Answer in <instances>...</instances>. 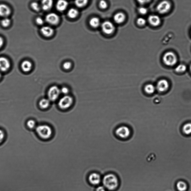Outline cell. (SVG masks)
Segmentation results:
<instances>
[{
    "label": "cell",
    "instance_id": "obj_10",
    "mask_svg": "<svg viewBox=\"0 0 191 191\" xmlns=\"http://www.w3.org/2000/svg\"><path fill=\"white\" fill-rule=\"evenodd\" d=\"M11 64L9 60L5 57H0V70L3 72L8 71L10 67Z\"/></svg>",
    "mask_w": 191,
    "mask_h": 191
},
{
    "label": "cell",
    "instance_id": "obj_40",
    "mask_svg": "<svg viewBox=\"0 0 191 191\" xmlns=\"http://www.w3.org/2000/svg\"><path fill=\"white\" fill-rule=\"evenodd\" d=\"M4 39H3L2 37H0V49H1L2 48V47L3 45H4Z\"/></svg>",
    "mask_w": 191,
    "mask_h": 191
},
{
    "label": "cell",
    "instance_id": "obj_18",
    "mask_svg": "<svg viewBox=\"0 0 191 191\" xmlns=\"http://www.w3.org/2000/svg\"><path fill=\"white\" fill-rule=\"evenodd\" d=\"M125 19V16L123 13L119 12L115 15L114 16V22L116 23L120 24L124 22Z\"/></svg>",
    "mask_w": 191,
    "mask_h": 191
},
{
    "label": "cell",
    "instance_id": "obj_29",
    "mask_svg": "<svg viewBox=\"0 0 191 191\" xmlns=\"http://www.w3.org/2000/svg\"><path fill=\"white\" fill-rule=\"evenodd\" d=\"M31 7L36 11H40V8L38 3L36 2H32L31 4Z\"/></svg>",
    "mask_w": 191,
    "mask_h": 191
},
{
    "label": "cell",
    "instance_id": "obj_21",
    "mask_svg": "<svg viewBox=\"0 0 191 191\" xmlns=\"http://www.w3.org/2000/svg\"><path fill=\"white\" fill-rule=\"evenodd\" d=\"M176 187L179 191H186L187 189V185L186 182L183 181H180L176 184Z\"/></svg>",
    "mask_w": 191,
    "mask_h": 191
},
{
    "label": "cell",
    "instance_id": "obj_22",
    "mask_svg": "<svg viewBox=\"0 0 191 191\" xmlns=\"http://www.w3.org/2000/svg\"><path fill=\"white\" fill-rule=\"evenodd\" d=\"M89 24L91 27L96 28L100 26V21L98 18L93 17L90 20Z\"/></svg>",
    "mask_w": 191,
    "mask_h": 191
},
{
    "label": "cell",
    "instance_id": "obj_27",
    "mask_svg": "<svg viewBox=\"0 0 191 191\" xmlns=\"http://www.w3.org/2000/svg\"><path fill=\"white\" fill-rule=\"evenodd\" d=\"M187 67L184 64H179L176 67V71L179 73H183L186 70Z\"/></svg>",
    "mask_w": 191,
    "mask_h": 191
},
{
    "label": "cell",
    "instance_id": "obj_7",
    "mask_svg": "<svg viewBox=\"0 0 191 191\" xmlns=\"http://www.w3.org/2000/svg\"><path fill=\"white\" fill-rule=\"evenodd\" d=\"M101 27L103 32L107 35L113 33L115 30V26L113 24L109 21H106L103 23Z\"/></svg>",
    "mask_w": 191,
    "mask_h": 191
},
{
    "label": "cell",
    "instance_id": "obj_16",
    "mask_svg": "<svg viewBox=\"0 0 191 191\" xmlns=\"http://www.w3.org/2000/svg\"><path fill=\"white\" fill-rule=\"evenodd\" d=\"M68 2L65 0H58L56 4L57 10L62 12L67 9L68 6Z\"/></svg>",
    "mask_w": 191,
    "mask_h": 191
},
{
    "label": "cell",
    "instance_id": "obj_17",
    "mask_svg": "<svg viewBox=\"0 0 191 191\" xmlns=\"http://www.w3.org/2000/svg\"><path fill=\"white\" fill-rule=\"evenodd\" d=\"M53 0H42V7L44 10L47 11L51 9L53 6Z\"/></svg>",
    "mask_w": 191,
    "mask_h": 191
},
{
    "label": "cell",
    "instance_id": "obj_6",
    "mask_svg": "<svg viewBox=\"0 0 191 191\" xmlns=\"http://www.w3.org/2000/svg\"><path fill=\"white\" fill-rule=\"evenodd\" d=\"M171 9V4L169 1H162L157 6V11L161 14H165L169 12Z\"/></svg>",
    "mask_w": 191,
    "mask_h": 191
},
{
    "label": "cell",
    "instance_id": "obj_14",
    "mask_svg": "<svg viewBox=\"0 0 191 191\" xmlns=\"http://www.w3.org/2000/svg\"><path fill=\"white\" fill-rule=\"evenodd\" d=\"M40 31L42 35L46 37H51L54 33L53 29L49 26H43L41 29Z\"/></svg>",
    "mask_w": 191,
    "mask_h": 191
},
{
    "label": "cell",
    "instance_id": "obj_13",
    "mask_svg": "<svg viewBox=\"0 0 191 191\" xmlns=\"http://www.w3.org/2000/svg\"><path fill=\"white\" fill-rule=\"evenodd\" d=\"M11 13V10L9 6L5 4H0V16L6 18Z\"/></svg>",
    "mask_w": 191,
    "mask_h": 191
},
{
    "label": "cell",
    "instance_id": "obj_19",
    "mask_svg": "<svg viewBox=\"0 0 191 191\" xmlns=\"http://www.w3.org/2000/svg\"><path fill=\"white\" fill-rule=\"evenodd\" d=\"M21 67L23 71L25 72H28L32 69V64L30 61L26 60L22 62Z\"/></svg>",
    "mask_w": 191,
    "mask_h": 191
},
{
    "label": "cell",
    "instance_id": "obj_9",
    "mask_svg": "<svg viewBox=\"0 0 191 191\" xmlns=\"http://www.w3.org/2000/svg\"><path fill=\"white\" fill-rule=\"evenodd\" d=\"M46 21L48 23L52 25H56L60 22V17L56 13H50L47 15Z\"/></svg>",
    "mask_w": 191,
    "mask_h": 191
},
{
    "label": "cell",
    "instance_id": "obj_26",
    "mask_svg": "<svg viewBox=\"0 0 191 191\" xmlns=\"http://www.w3.org/2000/svg\"><path fill=\"white\" fill-rule=\"evenodd\" d=\"M183 132L186 135H189L191 134V123H188L185 124L183 127Z\"/></svg>",
    "mask_w": 191,
    "mask_h": 191
},
{
    "label": "cell",
    "instance_id": "obj_35",
    "mask_svg": "<svg viewBox=\"0 0 191 191\" xmlns=\"http://www.w3.org/2000/svg\"><path fill=\"white\" fill-rule=\"evenodd\" d=\"M72 66L71 63L69 62H65L63 64V67L66 70L70 69Z\"/></svg>",
    "mask_w": 191,
    "mask_h": 191
},
{
    "label": "cell",
    "instance_id": "obj_3",
    "mask_svg": "<svg viewBox=\"0 0 191 191\" xmlns=\"http://www.w3.org/2000/svg\"><path fill=\"white\" fill-rule=\"evenodd\" d=\"M74 100L72 96L64 95L59 101L58 106L62 110H66L70 108L73 105Z\"/></svg>",
    "mask_w": 191,
    "mask_h": 191
},
{
    "label": "cell",
    "instance_id": "obj_38",
    "mask_svg": "<svg viewBox=\"0 0 191 191\" xmlns=\"http://www.w3.org/2000/svg\"><path fill=\"white\" fill-rule=\"evenodd\" d=\"M4 138V133L2 130L0 129V143L3 141Z\"/></svg>",
    "mask_w": 191,
    "mask_h": 191
},
{
    "label": "cell",
    "instance_id": "obj_24",
    "mask_svg": "<svg viewBox=\"0 0 191 191\" xmlns=\"http://www.w3.org/2000/svg\"><path fill=\"white\" fill-rule=\"evenodd\" d=\"M155 88L153 85L148 84L145 87V90L148 94H152L155 92Z\"/></svg>",
    "mask_w": 191,
    "mask_h": 191
},
{
    "label": "cell",
    "instance_id": "obj_34",
    "mask_svg": "<svg viewBox=\"0 0 191 191\" xmlns=\"http://www.w3.org/2000/svg\"><path fill=\"white\" fill-rule=\"evenodd\" d=\"M138 12L142 15L146 14L148 12V10L146 8L141 7L138 9Z\"/></svg>",
    "mask_w": 191,
    "mask_h": 191
},
{
    "label": "cell",
    "instance_id": "obj_30",
    "mask_svg": "<svg viewBox=\"0 0 191 191\" xmlns=\"http://www.w3.org/2000/svg\"><path fill=\"white\" fill-rule=\"evenodd\" d=\"M137 24L140 26H144L146 24V19L143 18H139L137 21Z\"/></svg>",
    "mask_w": 191,
    "mask_h": 191
},
{
    "label": "cell",
    "instance_id": "obj_4",
    "mask_svg": "<svg viewBox=\"0 0 191 191\" xmlns=\"http://www.w3.org/2000/svg\"><path fill=\"white\" fill-rule=\"evenodd\" d=\"M163 61L166 65L169 66H173L175 65L177 62V58L173 52H166L163 57Z\"/></svg>",
    "mask_w": 191,
    "mask_h": 191
},
{
    "label": "cell",
    "instance_id": "obj_28",
    "mask_svg": "<svg viewBox=\"0 0 191 191\" xmlns=\"http://www.w3.org/2000/svg\"><path fill=\"white\" fill-rule=\"evenodd\" d=\"M11 22V21L10 19L7 18H5L4 19H3L1 21V24L3 27H7L10 24Z\"/></svg>",
    "mask_w": 191,
    "mask_h": 191
},
{
    "label": "cell",
    "instance_id": "obj_36",
    "mask_svg": "<svg viewBox=\"0 0 191 191\" xmlns=\"http://www.w3.org/2000/svg\"><path fill=\"white\" fill-rule=\"evenodd\" d=\"M36 22L39 25H42L44 24V21L43 19L40 17L37 18L36 19Z\"/></svg>",
    "mask_w": 191,
    "mask_h": 191
},
{
    "label": "cell",
    "instance_id": "obj_12",
    "mask_svg": "<svg viewBox=\"0 0 191 191\" xmlns=\"http://www.w3.org/2000/svg\"><path fill=\"white\" fill-rule=\"evenodd\" d=\"M169 83L166 80L163 79L158 81L157 84V89L160 92L167 90L169 88Z\"/></svg>",
    "mask_w": 191,
    "mask_h": 191
},
{
    "label": "cell",
    "instance_id": "obj_8",
    "mask_svg": "<svg viewBox=\"0 0 191 191\" xmlns=\"http://www.w3.org/2000/svg\"><path fill=\"white\" fill-rule=\"evenodd\" d=\"M115 133L117 136L122 138H125L129 136L130 131L128 127L122 126L117 129Z\"/></svg>",
    "mask_w": 191,
    "mask_h": 191
},
{
    "label": "cell",
    "instance_id": "obj_32",
    "mask_svg": "<svg viewBox=\"0 0 191 191\" xmlns=\"http://www.w3.org/2000/svg\"><path fill=\"white\" fill-rule=\"evenodd\" d=\"M27 125L28 127L30 128H34L36 125L35 121L32 120H29L27 122Z\"/></svg>",
    "mask_w": 191,
    "mask_h": 191
},
{
    "label": "cell",
    "instance_id": "obj_20",
    "mask_svg": "<svg viewBox=\"0 0 191 191\" xmlns=\"http://www.w3.org/2000/svg\"><path fill=\"white\" fill-rule=\"evenodd\" d=\"M50 102L48 98H43L39 102V105L41 108L43 109L48 108L50 104Z\"/></svg>",
    "mask_w": 191,
    "mask_h": 191
},
{
    "label": "cell",
    "instance_id": "obj_33",
    "mask_svg": "<svg viewBox=\"0 0 191 191\" xmlns=\"http://www.w3.org/2000/svg\"><path fill=\"white\" fill-rule=\"evenodd\" d=\"M61 94H64V95H68L70 92L69 89L66 87H63L61 89Z\"/></svg>",
    "mask_w": 191,
    "mask_h": 191
},
{
    "label": "cell",
    "instance_id": "obj_1",
    "mask_svg": "<svg viewBox=\"0 0 191 191\" xmlns=\"http://www.w3.org/2000/svg\"><path fill=\"white\" fill-rule=\"evenodd\" d=\"M102 182L104 187L110 191L115 190L119 185L118 179L116 176L112 174H109L104 176Z\"/></svg>",
    "mask_w": 191,
    "mask_h": 191
},
{
    "label": "cell",
    "instance_id": "obj_37",
    "mask_svg": "<svg viewBox=\"0 0 191 191\" xmlns=\"http://www.w3.org/2000/svg\"><path fill=\"white\" fill-rule=\"evenodd\" d=\"M138 2L141 5H145L151 2L152 0H137Z\"/></svg>",
    "mask_w": 191,
    "mask_h": 191
},
{
    "label": "cell",
    "instance_id": "obj_5",
    "mask_svg": "<svg viewBox=\"0 0 191 191\" xmlns=\"http://www.w3.org/2000/svg\"><path fill=\"white\" fill-rule=\"evenodd\" d=\"M61 94V90L58 86H52L49 89L48 91V98L50 101L54 102L59 98Z\"/></svg>",
    "mask_w": 191,
    "mask_h": 191
},
{
    "label": "cell",
    "instance_id": "obj_25",
    "mask_svg": "<svg viewBox=\"0 0 191 191\" xmlns=\"http://www.w3.org/2000/svg\"><path fill=\"white\" fill-rule=\"evenodd\" d=\"M88 0H75V4L77 6L82 8L85 6L87 4Z\"/></svg>",
    "mask_w": 191,
    "mask_h": 191
},
{
    "label": "cell",
    "instance_id": "obj_23",
    "mask_svg": "<svg viewBox=\"0 0 191 191\" xmlns=\"http://www.w3.org/2000/svg\"><path fill=\"white\" fill-rule=\"evenodd\" d=\"M78 15V12L77 9H71L69 10L67 13V15L71 19H73L77 17Z\"/></svg>",
    "mask_w": 191,
    "mask_h": 191
},
{
    "label": "cell",
    "instance_id": "obj_41",
    "mask_svg": "<svg viewBox=\"0 0 191 191\" xmlns=\"http://www.w3.org/2000/svg\"><path fill=\"white\" fill-rule=\"evenodd\" d=\"M190 71H191V65H190Z\"/></svg>",
    "mask_w": 191,
    "mask_h": 191
},
{
    "label": "cell",
    "instance_id": "obj_15",
    "mask_svg": "<svg viewBox=\"0 0 191 191\" xmlns=\"http://www.w3.org/2000/svg\"><path fill=\"white\" fill-rule=\"evenodd\" d=\"M148 20L150 24L155 27L159 26L161 23L160 18L159 16L155 15L149 16Z\"/></svg>",
    "mask_w": 191,
    "mask_h": 191
},
{
    "label": "cell",
    "instance_id": "obj_39",
    "mask_svg": "<svg viewBox=\"0 0 191 191\" xmlns=\"http://www.w3.org/2000/svg\"><path fill=\"white\" fill-rule=\"evenodd\" d=\"M96 191H106L105 187L102 186H100L96 189Z\"/></svg>",
    "mask_w": 191,
    "mask_h": 191
},
{
    "label": "cell",
    "instance_id": "obj_31",
    "mask_svg": "<svg viewBox=\"0 0 191 191\" xmlns=\"http://www.w3.org/2000/svg\"><path fill=\"white\" fill-rule=\"evenodd\" d=\"M99 6L101 9H105L107 7V2L104 0H101L99 2Z\"/></svg>",
    "mask_w": 191,
    "mask_h": 191
},
{
    "label": "cell",
    "instance_id": "obj_2",
    "mask_svg": "<svg viewBox=\"0 0 191 191\" xmlns=\"http://www.w3.org/2000/svg\"><path fill=\"white\" fill-rule=\"evenodd\" d=\"M37 135L42 139L46 140L51 138L53 131L51 127L47 125H41L36 128Z\"/></svg>",
    "mask_w": 191,
    "mask_h": 191
},
{
    "label": "cell",
    "instance_id": "obj_11",
    "mask_svg": "<svg viewBox=\"0 0 191 191\" xmlns=\"http://www.w3.org/2000/svg\"><path fill=\"white\" fill-rule=\"evenodd\" d=\"M88 179L90 183L94 185H98L101 181L100 175L96 172H93L90 175Z\"/></svg>",
    "mask_w": 191,
    "mask_h": 191
},
{
    "label": "cell",
    "instance_id": "obj_42",
    "mask_svg": "<svg viewBox=\"0 0 191 191\" xmlns=\"http://www.w3.org/2000/svg\"><path fill=\"white\" fill-rule=\"evenodd\" d=\"M1 73H0V78H1Z\"/></svg>",
    "mask_w": 191,
    "mask_h": 191
}]
</instances>
